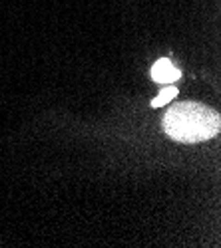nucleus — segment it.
I'll list each match as a JSON object with an SVG mask.
<instances>
[{"label":"nucleus","instance_id":"obj_1","mask_svg":"<svg viewBox=\"0 0 221 248\" xmlns=\"http://www.w3.org/2000/svg\"><path fill=\"white\" fill-rule=\"evenodd\" d=\"M164 129L175 141L199 143L219 131V115L197 101H184L166 113Z\"/></svg>","mask_w":221,"mask_h":248},{"label":"nucleus","instance_id":"obj_2","mask_svg":"<svg viewBox=\"0 0 221 248\" xmlns=\"http://www.w3.org/2000/svg\"><path fill=\"white\" fill-rule=\"evenodd\" d=\"M179 76H182V72H179L168 58L157 60L153 64V68H152V79L155 81V84H164V86L175 84V81L179 79Z\"/></svg>","mask_w":221,"mask_h":248},{"label":"nucleus","instance_id":"obj_3","mask_svg":"<svg viewBox=\"0 0 221 248\" xmlns=\"http://www.w3.org/2000/svg\"><path fill=\"white\" fill-rule=\"evenodd\" d=\"M177 95V88H173V86H170V88H166V90H162L155 97H153V101H152V106L153 108H162V106H166L168 101H171L173 97Z\"/></svg>","mask_w":221,"mask_h":248}]
</instances>
